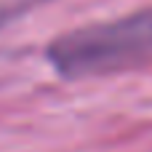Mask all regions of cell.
<instances>
[{"mask_svg":"<svg viewBox=\"0 0 152 152\" xmlns=\"http://www.w3.org/2000/svg\"><path fill=\"white\" fill-rule=\"evenodd\" d=\"M48 59L67 77L110 75L152 64V8L67 32L51 43Z\"/></svg>","mask_w":152,"mask_h":152,"instance_id":"obj_1","label":"cell"}]
</instances>
